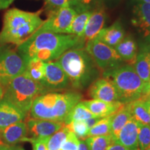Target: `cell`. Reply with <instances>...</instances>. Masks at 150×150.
<instances>
[{"label": "cell", "instance_id": "1", "mask_svg": "<svg viewBox=\"0 0 150 150\" xmlns=\"http://www.w3.org/2000/svg\"><path fill=\"white\" fill-rule=\"evenodd\" d=\"M85 47L83 38L73 34L56 33L38 30L18 47V53L27 61L36 58L44 62L57 60L67 50Z\"/></svg>", "mask_w": 150, "mask_h": 150}, {"label": "cell", "instance_id": "2", "mask_svg": "<svg viewBox=\"0 0 150 150\" xmlns=\"http://www.w3.org/2000/svg\"><path fill=\"white\" fill-rule=\"evenodd\" d=\"M57 61L76 90H84L102 76L96 63L85 47L71 49L62 54Z\"/></svg>", "mask_w": 150, "mask_h": 150}, {"label": "cell", "instance_id": "3", "mask_svg": "<svg viewBox=\"0 0 150 150\" xmlns=\"http://www.w3.org/2000/svg\"><path fill=\"white\" fill-rule=\"evenodd\" d=\"M42 11L28 12L11 8L4 14L0 32V45L13 44L20 46L34 34L44 23L40 18Z\"/></svg>", "mask_w": 150, "mask_h": 150}, {"label": "cell", "instance_id": "4", "mask_svg": "<svg viewBox=\"0 0 150 150\" xmlns=\"http://www.w3.org/2000/svg\"><path fill=\"white\" fill-rule=\"evenodd\" d=\"M81 99L82 95L78 91L42 94L33 101L30 115L35 119L64 122L70 110Z\"/></svg>", "mask_w": 150, "mask_h": 150}, {"label": "cell", "instance_id": "5", "mask_svg": "<svg viewBox=\"0 0 150 150\" xmlns=\"http://www.w3.org/2000/svg\"><path fill=\"white\" fill-rule=\"evenodd\" d=\"M102 76L109 79L119 94L120 102L126 104L150 95V83L144 81L134 67L124 64L102 72Z\"/></svg>", "mask_w": 150, "mask_h": 150}, {"label": "cell", "instance_id": "6", "mask_svg": "<svg viewBox=\"0 0 150 150\" xmlns=\"http://www.w3.org/2000/svg\"><path fill=\"white\" fill-rule=\"evenodd\" d=\"M46 92L40 82L33 80L24 72L6 86L4 99L28 115L34 99Z\"/></svg>", "mask_w": 150, "mask_h": 150}, {"label": "cell", "instance_id": "7", "mask_svg": "<svg viewBox=\"0 0 150 150\" xmlns=\"http://www.w3.org/2000/svg\"><path fill=\"white\" fill-rule=\"evenodd\" d=\"M27 62L18 51L0 46V84L5 88L11 80L23 74Z\"/></svg>", "mask_w": 150, "mask_h": 150}, {"label": "cell", "instance_id": "8", "mask_svg": "<svg viewBox=\"0 0 150 150\" xmlns=\"http://www.w3.org/2000/svg\"><path fill=\"white\" fill-rule=\"evenodd\" d=\"M85 49L93 58L102 74L105 71L125 64L115 49L101 42L97 38L86 43Z\"/></svg>", "mask_w": 150, "mask_h": 150}, {"label": "cell", "instance_id": "9", "mask_svg": "<svg viewBox=\"0 0 150 150\" xmlns=\"http://www.w3.org/2000/svg\"><path fill=\"white\" fill-rule=\"evenodd\" d=\"M77 13L71 6L63 7L50 11L48 18L39 30L56 33L71 34V26Z\"/></svg>", "mask_w": 150, "mask_h": 150}, {"label": "cell", "instance_id": "10", "mask_svg": "<svg viewBox=\"0 0 150 150\" xmlns=\"http://www.w3.org/2000/svg\"><path fill=\"white\" fill-rule=\"evenodd\" d=\"M40 83L47 92L66 88L70 81L59 62L49 61L45 62V76Z\"/></svg>", "mask_w": 150, "mask_h": 150}, {"label": "cell", "instance_id": "11", "mask_svg": "<svg viewBox=\"0 0 150 150\" xmlns=\"http://www.w3.org/2000/svg\"><path fill=\"white\" fill-rule=\"evenodd\" d=\"M88 95L93 99L106 102H120L119 94L115 86L108 79L99 77L88 87Z\"/></svg>", "mask_w": 150, "mask_h": 150}, {"label": "cell", "instance_id": "12", "mask_svg": "<svg viewBox=\"0 0 150 150\" xmlns=\"http://www.w3.org/2000/svg\"><path fill=\"white\" fill-rule=\"evenodd\" d=\"M28 133L31 138H48L64 126V123L30 118L27 122Z\"/></svg>", "mask_w": 150, "mask_h": 150}, {"label": "cell", "instance_id": "13", "mask_svg": "<svg viewBox=\"0 0 150 150\" xmlns=\"http://www.w3.org/2000/svg\"><path fill=\"white\" fill-rule=\"evenodd\" d=\"M132 24L150 44V4L137 3L133 10Z\"/></svg>", "mask_w": 150, "mask_h": 150}, {"label": "cell", "instance_id": "14", "mask_svg": "<svg viewBox=\"0 0 150 150\" xmlns=\"http://www.w3.org/2000/svg\"><path fill=\"white\" fill-rule=\"evenodd\" d=\"M106 20V13L103 6L100 5L93 10L88 20L83 34L85 45L87 42L96 38L103 28Z\"/></svg>", "mask_w": 150, "mask_h": 150}, {"label": "cell", "instance_id": "15", "mask_svg": "<svg viewBox=\"0 0 150 150\" xmlns=\"http://www.w3.org/2000/svg\"><path fill=\"white\" fill-rule=\"evenodd\" d=\"M27 116V114L4 99L0 101V131L12 124L23 121Z\"/></svg>", "mask_w": 150, "mask_h": 150}, {"label": "cell", "instance_id": "16", "mask_svg": "<svg viewBox=\"0 0 150 150\" xmlns=\"http://www.w3.org/2000/svg\"><path fill=\"white\" fill-rule=\"evenodd\" d=\"M133 67L144 81L150 83V44L142 42L139 45Z\"/></svg>", "mask_w": 150, "mask_h": 150}, {"label": "cell", "instance_id": "17", "mask_svg": "<svg viewBox=\"0 0 150 150\" xmlns=\"http://www.w3.org/2000/svg\"><path fill=\"white\" fill-rule=\"evenodd\" d=\"M138 138V123L131 117L120 131L115 141L125 146L129 150H139Z\"/></svg>", "mask_w": 150, "mask_h": 150}, {"label": "cell", "instance_id": "18", "mask_svg": "<svg viewBox=\"0 0 150 150\" xmlns=\"http://www.w3.org/2000/svg\"><path fill=\"white\" fill-rule=\"evenodd\" d=\"M82 102L94 115L100 118L112 115L125 104L120 102H106L97 99H89Z\"/></svg>", "mask_w": 150, "mask_h": 150}, {"label": "cell", "instance_id": "19", "mask_svg": "<svg viewBox=\"0 0 150 150\" xmlns=\"http://www.w3.org/2000/svg\"><path fill=\"white\" fill-rule=\"evenodd\" d=\"M0 138L6 145H16L19 142L24 141L28 134L27 123L23 121L12 124L0 131Z\"/></svg>", "mask_w": 150, "mask_h": 150}, {"label": "cell", "instance_id": "20", "mask_svg": "<svg viewBox=\"0 0 150 150\" xmlns=\"http://www.w3.org/2000/svg\"><path fill=\"white\" fill-rule=\"evenodd\" d=\"M125 35V31L122 24L120 21L117 20L109 27L103 28L97 36V38L101 42L114 48L121 42Z\"/></svg>", "mask_w": 150, "mask_h": 150}, {"label": "cell", "instance_id": "21", "mask_svg": "<svg viewBox=\"0 0 150 150\" xmlns=\"http://www.w3.org/2000/svg\"><path fill=\"white\" fill-rule=\"evenodd\" d=\"M114 49L124 63L132 66L134 65L138 53V46L131 35H128L124 38Z\"/></svg>", "mask_w": 150, "mask_h": 150}, {"label": "cell", "instance_id": "22", "mask_svg": "<svg viewBox=\"0 0 150 150\" xmlns=\"http://www.w3.org/2000/svg\"><path fill=\"white\" fill-rule=\"evenodd\" d=\"M147 96L126 104L133 119L137 122L150 125V113L146 103Z\"/></svg>", "mask_w": 150, "mask_h": 150}, {"label": "cell", "instance_id": "23", "mask_svg": "<svg viewBox=\"0 0 150 150\" xmlns=\"http://www.w3.org/2000/svg\"><path fill=\"white\" fill-rule=\"evenodd\" d=\"M131 117H132L131 112L127 104H124L115 113L112 115L110 122V135L113 137L115 141L120 131Z\"/></svg>", "mask_w": 150, "mask_h": 150}, {"label": "cell", "instance_id": "24", "mask_svg": "<svg viewBox=\"0 0 150 150\" xmlns=\"http://www.w3.org/2000/svg\"><path fill=\"white\" fill-rule=\"evenodd\" d=\"M45 71V62L36 58L28 60L25 72L33 80L41 83L44 79Z\"/></svg>", "mask_w": 150, "mask_h": 150}, {"label": "cell", "instance_id": "25", "mask_svg": "<svg viewBox=\"0 0 150 150\" xmlns=\"http://www.w3.org/2000/svg\"><path fill=\"white\" fill-rule=\"evenodd\" d=\"M96 117L93 115L92 112L90 111L82 101L79 102L73 107L70 112H69L68 115L65 118L64 121V125H66L72 121H77V120H86L90 119Z\"/></svg>", "mask_w": 150, "mask_h": 150}, {"label": "cell", "instance_id": "26", "mask_svg": "<svg viewBox=\"0 0 150 150\" xmlns=\"http://www.w3.org/2000/svg\"><path fill=\"white\" fill-rule=\"evenodd\" d=\"M85 142L89 150H106L107 148L115 142V139L111 135L99 136L88 137Z\"/></svg>", "mask_w": 150, "mask_h": 150}, {"label": "cell", "instance_id": "27", "mask_svg": "<svg viewBox=\"0 0 150 150\" xmlns=\"http://www.w3.org/2000/svg\"><path fill=\"white\" fill-rule=\"evenodd\" d=\"M93 11H87L76 15L71 26V34L83 38L88 20L91 16Z\"/></svg>", "mask_w": 150, "mask_h": 150}, {"label": "cell", "instance_id": "28", "mask_svg": "<svg viewBox=\"0 0 150 150\" xmlns=\"http://www.w3.org/2000/svg\"><path fill=\"white\" fill-rule=\"evenodd\" d=\"M111 118L112 115L109 116V117L101 118L94 126L89 129L88 137L110 135Z\"/></svg>", "mask_w": 150, "mask_h": 150}, {"label": "cell", "instance_id": "29", "mask_svg": "<svg viewBox=\"0 0 150 150\" xmlns=\"http://www.w3.org/2000/svg\"><path fill=\"white\" fill-rule=\"evenodd\" d=\"M68 133V129L64 125L60 130L50 136L47 142V150H61Z\"/></svg>", "mask_w": 150, "mask_h": 150}, {"label": "cell", "instance_id": "30", "mask_svg": "<svg viewBox=\"0 0 150 150\" xmlns=\"http://www.w3.org/2000/svg\"><path fill=\"white\" fill-rule=\"evenodd\" d=\"M100 1L99 0H70V6L74 9L78 13L84 11H93L99 6Z\"/></svg>", "mask_w": 150, "mask_h": 150}, {"label": "cell", "instance_id": "31", "mask_svg": "<svg viewBox=\"0 0 150 150\" xmlns=\"http://www.w3.org/2000/svg\"><path fill=\"white\" fill-rule=\"evenodd\" d=\"M70 132H72L79 139L84 140L88 137L89 128L85 120L72 121L65 125Z\"/></svg>", "mask_w": 150, "mask_h": 150}, {"label": "cell", "instance_id": "32", "mask_svg": "<svg viewBox=\"0 0 150 150\" xmlns=\"http://www.w3.org/2000/svg\"><path fill=\"white\" fill-rule=\"evenodd\" d=\"M138 123L139 150H146L150 147V125Z\"/></svg>", "mask_w": 150, "mask_h": 150}, {"label": "cell", "instance_id": "33", "mask_svg": "<svg viewBox=\"0 0 150 150\" xmlns=\"http://www.w3.org/2000/svg\"><path fill=\"white\" fill-rule=\"evenodd\" d=\"M79 140L72 132L69 131L61 150H78Z\"/></svg>", "mask_w": 150, "mask_h": 150}, {"label": "cell", "instance_id": "34", "mask_svg": "<svg viewBox=\"0 0 150 150\" xmlns=\"http://www.w3.org/2000/svg\"><path fill=\"white\" fill-rule=\"evenodd\" d=\"M50 11H56L63 7L70 6V0H45Z\"/></svg>", "mask_w": 150, "mask_h": 150}, {"label": "cell", "instance_id": "35", "mask_svg": "<svg viewBox=\"0 0 150 150\" xmlns=\"http://www.w3.org/2000/svg\"><path fill=\"white\" fill-rule=\"evenodd\" d=\"M50 138H26L24 141H29L32 144L33 150H47V142Z\"/></svg>", "mask_w": 150, "mask_h": 150}, {"label": "cell", "instance_id": "36", "mask_svg": "<svg viewBox=\"0 0 150 150\" xmlns=\"http://www.w3.org/2000/svg\"><path fill=\"white\" fill-rule=\"evenodd\" d=\"M106 150H129L125 146L122 145L119 142L115 141L107 148Z\"/></svg>", "mask_w": 150, "mask_h": 150}, {"label": "cell", "instance_id": "37", "mask_svg": "<svg viewBox=\"0 0 150 150\" xmlns=\"http://www.w3.org/2000/svg\"><path fill=\"white\" fill-rule=\"evenodd\" d=\"M101 118L100 117H93V118H90V119H88L85 120L86 123L87 124L88 127L89 129L91 128L92 127L94 126V125L96 124L97 122H98L99 120H100Z\"/></svg>", "mask_w": 150, "mask_h": 150}, {"label": "cell", "instance_id": "38", "mask_svg": "<svg viewBox=\"0 0 150 150\" xmlns=\"http://www.w3.org/2000/svg\"><path fill=\"white\" fill-rule=\"evenodd\" d=\"M13 1L14 0H0V10L7 8Z\"/></svg>", "mask_w": 150, "mask_h": 150}, {"label": "cell", "instance_id": "39", "mask_svg": "<svg viewBox=\"0 0 150 150\" xmlns=\"http://www.w3.org/2000/svg\"><path fill=\"white\" fill-rule=\"evenodd\" d=\"M78 150H89L88 147L85 142V140H79Z\"/></svg>", "mask_w": 150, "mask_h": 150}, {"label": "cell", "instance_id": "40", "mask_svg": "<svg viewBox=\"0 0 150 150\" xmlns=\"http://www.w3.org/2000/svg\"><path fill=\"white\" fill-rule=\"evenodd\" d=\"M5 88L3 86L0 84V101H1L4 99V95Z\"/></svg>", "mask_w": 150, "mask_h": 150}, {"label": "cell", "instance_id": "41", "mask_svg": "<svg viewBox=\"0 0 150 150\" xmlns=\"http://www.w3.org/2000/svg\"><path fill=\"white\" fill-rule=\"evenodd\" d=\"M11 150H25L23 147H20V146H13V147H10Z\"/></svg>", "mask_w": 150, "mask_h": 150}, {"label": "cell", "instance_id": "42", "mask_svg": "<svg viewBox=\"0 0 150 150\" xmlns=\"http://www.w3.org/2000/svg\"><path fill=\"white\" fill-rule=\"evenodd\" d=\"M136 3H146L150 4V0H133Z\"/></svg>", "mask_w": 150, "mask_h": 150}, {"label": "cell", "instance_id": "43", "mask_svg": "<svg viewBox=\"0 0 150 150\" xmlns=\"http://www.w3.org/2000/svg\"><path fill=\"white\" fill-rule=\"evenodd\" d=\"M146 103H147V106L148 107V109H149V112L150 113V95L149 96L147 97V98H146Z\"/></svg>", "mask_w": 150, "mask_h": 150}, {"label": "cell", "instance_id": "44", "mask_svg": "<svg viewBox=\"0 0 150 150\" xmlns=\"http://www.w3.org/2000/svg\"><path fill=\"white\" fill-rule=\"evenodd\" d=\"M1 150H11V147L8 145H1Z\"/></svg>", "mask_w": 150, "mask_h": 150}, {"label": "cell", "instance_id": "45", "mask_svg": "<svg viewBox=\"0 0 150 150\" xmlns=\"http://www.w3.org/2000/svg\"><path fill=\"white\" fill-rule=\"evenodd\" d=\"M5 145V144L4 143L3 141L1 139V138H0V145Z\"/></svg>", "mask_w": 150, "mask_h": 150}, {"label": "cell", "instance_id": "46", "mask_svg": "<svg viewBox=\"0 0 150 150\" xmlns=\"http://www.w3.org/2000/svg\"><path fill=\"white\" fill-rule=\"evenodd\" d=\"M146 150H150V147H148V148H147V149H146Z\"/></svg>", "mask_w": 150, "mask_h": 150}, {"label": "cell", "instance_id": "47", "mask_svg": "<svg viewBox=\"0 0 150 150\" xmlns=\"http://www.w3.org/2000/svg\"><path fill=\"white\" fill-rule=\"evenodd\" d=\"M0 150H1V145H0Z\"/></svg>", "mask_w": 150, "mask_h": 150}, {"label": "cell", "instance_id": "48", "mask_svg": "<svg viewBox=\"0 0 150 150\" xmlns=\"http://www.w3.org/2000/svg\"><path fill=\"white\" fill-rule=\"evenodd\" d=\"M110 1H112V0H110Z\"/></svg>", "mask_w": 150, "mask_h": 150}, {"label": "cell", "instance_id": "49", "mask_svg": "<svg viewBox=\"0 0 150 150\" xmlns=\"http://www.w3.org/2000/svg\"></svg>", "mask_w": 150, "mask_h": 150}]
</instances>
